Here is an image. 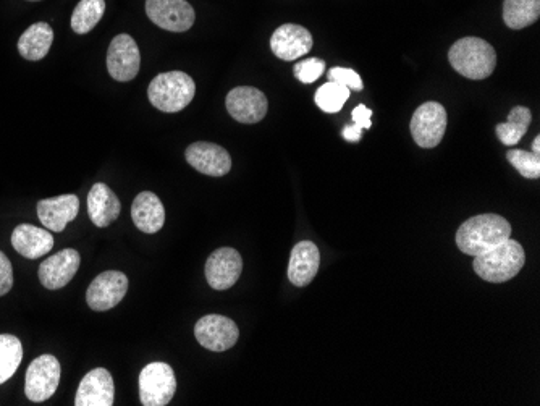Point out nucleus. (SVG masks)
Wrapping results in <instances>:
<instances>
[{
  "label": "nucleus",
  "instance_id": "nucleus-1",
  "mask_svg": "<svg viewBox=\"0 0 540 406\" xmlns=\"http://www.w3.org/2000/svg\"><path fill=\"white\" fill-rule=\"evenodd\" d=\"M510 235L511 225L505 217L481 214L461 225L456 232V245L469 256H479L508 240Z\"/></svg>",
  "mask_w": 540,
  "mask_h": 406
},
{
  "label": "nucleus",
  "instance_id": "nucleus-2",
  "mask_svg": "<svg viewBox=\"0 0 540 406\" xmlns=\"http://www.w3.org/2000/svg\"><path fill=\"white\" fill-rule=\"evenodd\" d=\"M474 258L476 274L492 284H503L513 279L526 263L523 246L511 238Z\"/></svg>",
  "mask_w": 540,
  "mask_h": 406
},
{
  "label": "nucleus",
  "instance_id": "nucleus-3",
  "mask_svg": "<svg viewBox=\"0 0 540 406\" xmlns=\"http://www.w3.org/2000/svg\"><path fill=\"white\" fill-rule=\"evenodd\" d=\"M448 60L456 72L468 80H486L494 73L497 54L492 44L481 38H463L456 41Z\"/></svg>",
  "mask_w": 540,
  "mask_h": 406
},
{
  "label": "nucleus",
  "instance_id": "nucleus-4",
  "mask_svg": "<svg viewBox=\"0 0 540 406\" xmlns=\"http://www.w3.org/2000/svg\"><path fill=\"white\" fill-rule=\"evenodd\" d=\"M195 94V80L178 70L157 75L148 89L152 106L167 114H175L186 106H190V102L195 99Z\"/></svg>",
  "mask_w": 540,
  "mask_h": 406
},
{
  "label": "nucleus",
  "instance_id": "nucleus-5",
  "mask_svg": "<svg viewBox=\"0 0 540 406\" xmlns=\"http://www.w3.org/2000/svg\"><path fill=\"white\" fill-rule=\"evenodd\" d=\"M177 379L169 364L151 363L140 374V400L144 406H165L172 402Z\"/></svg>",
  "mask_w": 540,
  "mask_h": 406
},
{
  "label": "nucleus",
  "instance_id": "nucleus-6",
  "mask_svg": "<svg viewBox=\"0 0 540 406\" xmlns=\"http://www.w3.org/2000/svg\"><path fill=\"white\" fill-rule=\"evenodd\" d=\"M447 110L439 102H426L416 109L411 119V135L418 146L432 149L447 132Z\"/></svg>",
  "mask_w": 540,
  "mask_h": 406
},
{
  "label": "nucleus",
  "instance_id": "nucleus-7",
  "mask_svg": "<svg viewBox=\"0 0 540 406\" xmlns=\"http://www.w3.org/2000/svg\"><path fill=\"white\" fill-rule=\"evenodd\" d=\"M60 382V363L55 356L41 355L30 364L25 377V394L31 402H46Z\"/></svg>",
  "mask_w": 540,
  "mask_h": 406
},
{
  "label": "nucleus",
  "instance_id": "nucleus-8",
  "mask_svg": "<svg viewBox=\"0 0 540 406\" xmlns=\"http://www.w3.org/2000/svg\"><path fill=\"white\" fill-rule=\"evenodd\" d=\"M149 20L162 30L185 33L195 25L196 13L186 0H146Z\"/></svg>",
  "mask_w": 540,
  "mask_h": 406
},
{
  "label": "nucleus",
  "instance_id": "nucleus-9",
  "mask_svg": "<svg viewBox=\"0 0 540 406\" xmlns=\"http://www.w3.org/2000/svg\"><path fill=\"white\" fill-rule=\"evenodd\" d=\"M141 54L130 34H119L112 39L107 51V70L117 81L135 80L140 72Z\"/></svg>",
  "mask_w": 540,
  "mask_h": 406
},
{
  "label": "nucleus",
  "instance_id": "nucleus-10",
  "mask_svg": "<svg viewBox=\"0 0 540 406\" xmlns=\"http://www.w3.org/2000/svg\"><path fill=\"white\" fill-rule=\"evenodd\" d=\"M196 340L211 352H227L238 342L240 330L230 318L207 314L195 327Z\"/></svg>",
  "mask_w": 540,
  "mask_h": 406
},
{
  "label": "nucleus",
  "instance_id": "nucleus-11",
  "mask_svg": "<svg viewBox=\"0 0 540 406\" xmlns=\"http://www.w3.org/2000/svg\"><path fill=\"white\" fill-rule=\"evenodd\" d=\"M128 292L127 275L119 271L99 274L86 292V303L93 311H109L119 305Z\"/></svg>",
  "mask_w": 540,
  "mask_h": 406
},
{
  "label": "nucleus",
  "instance_id": "nucleus-12",
  "mask_svg": "<svg viewBox=\"0 0 540 406\" xmlns=\"http://www.w3.org/2000/svg\"><path fill=\"white\" fill-rule=\"evenodd\" d=\"M228 114L240 123H258L266 117L269 102L266 94L251 86H240L227 94Z\"/></svg>",
  "mask_w": 540,
  "mask_h": 406
},
{
  "label": "nucleus",
  "instance_id": "nucleus-13",
  "mask_svg": "<svg viewBox=\"0 0 540 406\" xmlns=\"http://www.w3.org/2000/svg\"><path fill=\"white\" fill-rule=\"evenodd\" d=\"M243 272L241 254L233 248H219L207 258V284L214 290H228L237 284Z\"/></svg>",
  "mask_w": 540,
  "mask_h": 406
},
{
  "label": "nucleus",
  "instance_id": "nucleus-14",
  "mask_svg": "<svg viewBox=\"0 0 540 406\" xmlns=\"http://www.w3.org/2000/svg\"><path fill=\"white\" fill-rule=\"evenodd\" d=\"M185 157L193 169L209 177H224L232 170V157L219 144L207 141L190 144Z\"/></svg>",
  "mask_w": 540,
  "mask_h": 406
},
{
  "label": "nucleus",
  "instance_id": "nucleus-15",
  "mask_svg": "<svg viewBox=\"0 0 540 406\" xmlns=\"http://www.w3.org/2000/svg\"><path fill=\"white\" fill-rule=\"evenodd\" d=\"M313 46L311 33L304 26L292 25V23L277 28L270 38V49L285 62H293L309 54Z\"/></svg>",
  "mask_w": 540,
  "mask_h": 406
},
{
  "label": "nucleus",
  "instance_id": "nucleus-16",
  "mask_svg": "<svg viewBox=\"0 0 540 406\" xmlns=\"http://www.w3.org/2000/svg\"><path fill=\"white\" fill-rule=\"evenodd\" d=\"M80 253L72 248L59 251L51 258H47L39 267V280L47 290H59L70 284L80 269Z\"/></svg>",
  "mask_w": 540,
  "mask_h": 406
},
{
  "label": "nucleus",
  "instance_id": "nucleus-17",
  "mask_svg": "<svg viewBox=\"0 0 540 406\" xmlns=\"http://www.w3.org/2000/svg\"><path fill=\"white\" fill-rule=\"evenodd\" d=\"M115 385L109 371L96 368L86 374L76 392V406L114 405Z\"/></svg>",
  "mask_w": 540,
  "mask_h": 406
},
{
  "label": "nucleus",
  "instance_id": "nucleus-18",
  "mask_svg": "<svg viewBox=\"0 0 540 406\" xmlns=\"http://www.w3.org/2000/svg\"><path fill=\"white\" fill-rule=\"evenodd\" d=\"M80 212V199L75 195H62L43 199L38 203L39 220L51 232H64Z\"/></svg>",
  "mask_w": 540,
  "mask_h": 406
},
{
  "label": "nucleus",
  "instance_id": "nucleus-19",
  "mask_svg": "<svg viewBox=\"0 0 540 406\" xmlns=\"http://www.w3.org/2000/svg\"><path fill=\"white\" fill-rule=\"evenodd\" d=\"M321 266V253L313 242H300L292 250L288 264V279L295 287H306L313 282Z\"/></svg>",
  "mask_w": 540,
  "mask_h": 406
},
{
  "label": "nucleus",
  "instance_id": "nucleus-20",
  "mask_svg": "<svg viewBox=\"0 0 540 406\" xmlns=\"http://www.w3.org/2000/svg\"><path fill=\"white\" fill-rule=\"evenodd\" d=\"M122 204L106 183H96L88 195L89 219L99 229H106L119 219Z\"/></svg>",
  "mask_w": 540,
  "mask_h": 406
},
{
  "label": "nucleus",
  "instance_id": "nucleus-21",
  "mask_svg": "<svg viewBox=\"0 0 540 406\" xmlns=\"http://www.w3.org/2000/svg\"><path fill=\"white\" fill-rule=\"evenodd\" d=\"M131 217L141 232L157 233L165 224L164 204L151 191H143L133 201Z\"/></svg>",
  "mask_w": 540,
  "mask_h": 406
},
{
  "label": "nucleus",
  "instance_id": "nucleus-22",
  "mask_svg": "<svg viewBox=\"0 0 540 406\" xmlns=\"http://www.w3.org/2000/svg\"><path fill=\"white\" fill-rule=\"evenodd\" d=\"M12 245L26 259H39L54 246L51 232L30 224L18 225L12 233Z\"/></svg>",
  "mask_w": 540,
  "mask_h": 406
},
{
  "label": "nucleus",
  "instance_id": "nucleus-23",
  "mask_svg": "<svg viewBox=\"0 0 540 406\" xmlns=\"http://www.w3.org/2000/svg\"><path fill=\"white\" fill-rule=\"evenodd\" d=\"M52 43H54V31L51 25L44 22L34 23L30 28H26L22 38L18 39V52L23 59L38 62L49 54Z\"/></svg>",
  "mask_w": 540,
  "mask_h": 406
},
{
  "label": "nucleus",
  "instance_id": "nucleus-24",
  "mask_svg": "<svg viewBox=\"0 0 540 406\" xmlns=\"http://www.w3.org/2000/svg\"><path fill=\"white\" fill-rule=\"evenodd\" d=\"M540 17V0H505L503 22L511 30H523L534 25Z\"/></svg>",
  "mask_w": 540,
  "mask_h": 406
},
{
  "label": "nucleus",
  "instance_id": "nucleus-25",
  "mask_svg": "<svg viewBox=\"0 0 540 406\" xmlns=\"http://www.w3.org/2000/svg\"><path fill=\"white\" fill-rule=\"evenodd\" d=\"M531 120V110L528 107L518 106L511 109L507 122L498 123L497 128H495L498 140L502 141L505 146H515L523 140V136L528 132Z\"/></svg>",
  "mask_w": 540,
  "mask_h": 406
},
{
  "label": "nucleus",
  "instance_id": "nucleus-26",
  "mask_svg": "<svg viewBox=\"0 0 540 406\" xmlns=\"http://www.w3.org/2000/svg\"><path fill=\"white\" fill-rule=\"evenodd\" d=\"M23 360V345L15 335H0V385L17 373Z\"/></svg>",
  "mask_w": 540,
  "mask_h": 406
},
{
  "label": "nucleus",
  "instance_id": "nucleus-27",
  "mask_svg": "<svg viewBox=\"0 0 540 406\" xmlns=\"http://www.w3.org/2000/svg\"><path fill=\"white\" fill-rule=\"evenodd\" d=\"M106 12L104 0H80L73 10L72 28L75 33L86 34L94 30Z\"/></svg>",
  "mask_w": 540,
  "mask_h": 406
},
{
  "label": "nucleus",
  "instance_id": "nucleus-28",
  "mask_svg": "<svg viewBox=\"0 0 540 406\" xmlns=\"http://www.w3.org/2000/svg\"><path fill=\"white\" fill-rule=\"evenodd\" d=\"M350 99V89L338 85L334 81H327L325 85L317 89L314 101L319 109L324 110L325 114H337L345 106V102Z\"/></svg>",
  "mask_w": 540,
  "mask_h": 406
},
{
  "label": "nucleus",
  "instance_id": "nucleus-29",
  "mask_svg": "<svg viewBox=\"0 0 540 406\" xmlns=\"http://www.w3.org/2000/svg\"><path fill=\"white\" fill-rule=\"evenodd\" d=\"M507 159L524 178L536 180L540 177V156L537 154L523 151V149H510Z\"/></svg>",
  "mask_w": 540,
  "mask_h": 406
},
{
  "label": "nucleus",
  "instance_id": "nucleus-30",
  "mask_svg": "<svg viewBox=\"0 0 540 406\" xmlns=\"http://www.w3.org/2000/svg\"><path fill=\"white\" fill-rule=\"evenodd\" d=\"M351 117H353V122L355 125L353 127L343 128V138L350 143H358L363 136V130H368L372 125V110L369 107L364 106V104H359L358 107H355V110L351 112Z\"/></svg>",
  "mask_w": 540,
  "mask_h": 406
},
{
  "label": "nucleus",
  "instance_id": "nucleus-31",
  "mask_svg": "<svg viewBox=\"0 0 540 406\" xmlns=\"http://www.w3.org/2000/svg\"><path fill=\"white\" fill-rule=\"evenodd\" d=\"M324 70V60L311 57V59L301 60L295 65V77L304 85H311L322 77Z\"/></svg>",
  "mask_w": 540,
  "mask_h": 406
},
{
  "label": "nucleus",
  "instance_id": "nucleus-32",
  "mask_svg": "<svg viewBox=\"0 0 540 406\" xmlns=\"http://www.w3.org/2000/svg\"><path fill=\"white\" fill-rule=\"evenodd\" d=\"M329 81L345 86L350 91H363V80L351 68L335 67L329 72Z\"/></svg>",
  "mask_w": 540,
  "mask_h": 406
},
{
  "label": "nucleus",
  "instance_id": "nucleus-33",
  "mask_svg": "<svg viewBox=\"0 0 540 406\" xmlns=\"http://www.w3.org/2000/svg\"><path fill=\"white\" fill-rule=\"evenodd\" d=\"M13 287V269L9 258L0 251V297H4Z\"/></svg>",
  "mask_w": 540,
  "mask_h": 406
},
{
  "label": "nucleus",
  "instance_id": "nucleus-34",
  "mask_svg": "<svg viewBox=\"0 0 540 406\" xmlns=\"http://www.w3.org/2000/svg\"><path fill=\"white\" fill-rule=\"evenodd\" d=\"M532 153L540 156V136H536V138H534V141H532Z\"/></svg>",
  "mask_w": 540,
  "mask_h": 406
},
{
  "label": "nucleus",
  "instance_id": "nucleus-35",
  "mask_svg": "<svg viewBox=\"0 0 540 406\" xmlns=\"http://www.w3.org/2000/svg\"><path fill=\"white\" fill-rule=\"evenodd\" d=\"M30 2H38V0H30Z\"/></svg>",
  "mask_w": 540,
  "mask_h": 406
}]
</instances>
